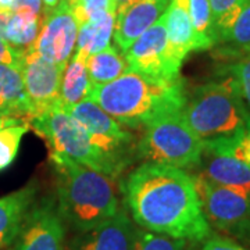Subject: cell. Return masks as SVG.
Instances as JSON below:
<instances>
[{"instance_id":"3957f363","label":"cell","mask_w":250,"mask_h":250,"mask_svg":"<svg viewBox=\"0 0 250 250\" xmlns=\"http://www.w3.org/2000/svg\"><path fill=\"white\" fill-rule=\"evenodd\" d=\"M50 159L57 174V208L64 223L83 232L117 214L114 178L65 156L50 153Z\"/></svg>"},{"instance_id":"d4e9b609","label":"cell","mask_w":250,"mask_h":250,"mask_svg":"<svg viewBox=\"0 0 250 250\" xmlns=\"http://www.w3.org/2000/svg\"><path fill=\"white\" fill-rule=\"evenodd\" d=\"M218 42L231 43L238 50H250V0L245 1L232 25L218 36Z\"/></svg>"},{"instance_id":"5bb4252c","label":"cell","mask_w":250,"mask_h":250,"mask_svg":"<svg viewBox=\"0 0 250 250\" xmlns=\"http://www.w3.org/2000/svg\"><path fill=\"white\" fill-rule=\"evenodd\" d=\"M172 0H132L116 14L114 42L124 53L143 32L166 13Z\"/></svg>"},{"instance_id":"cb8c5ba5","label":"cell","mask_w":250,"mask_h":250,"mask_svg":"<svg viewBox=\"0 0 250 250\" xmlns=\"http://www.w3.org/2000/svg\"><path fill=\"white\" fill-rule=\"evenodd\" d=\"M29 128L28 121H21L0 129V171L7 168L16 160L22 136Z\"/></svg>"},{"instance_id":"52a82bcc","label":"cell","mask_w":250,"mask_h":250,"mask_svg":"<svg viewBox=\"0 0 250 250\" xmlns=\"http://www.w3.org/2000/svg\"><path fill=\"white\" fill-rule=\"evenodd\" d=\"M206 220L223 232L248 239L250 235V196L221 187L202 172L193 175Z\"/></svg>"},{"instance_id":"8fae6325","label":"cell","mask_w":250,"mask_h":250,"mask_svg":"<svg viewBox=\"0 0 250 250\" xmlns=\"http://www.w3.org/2000/svg\"><path fill=\"white\" fill-rule=\"evenodd\" d=\"M78 29L68 0H60L56 9L45 14L39 35L29 50L65 67L75 52Z\"/></svg>"},{"instance_id":"d6a6232c","label":"cell","mask_w":250,"mask_h":250,"mask_svg":"<svg viewBox=\"0 0 250 250\" xmlns=\"http://www.w3.org/2000/svg\"><path fill=\"white\" fill-rule=\"evenodd\" d=\"M13 11H0V39L6 41V29L9 25Z\"/></svg>"},{"instance_id":"6da1fadb","label":"cell","mask_w":250,"mask_h":250,"mask_svg":"<svg viewBox=\"0 0 250 250\" xmlns=\"http://www.w3.org/2000/svg\"><path fill=\"white\" fill-rule=\"evenodd\" d=\"M125 206L141 228L184 241L200 242L211 233L193 177L161 163H143L121 184Z\"/></svg>"},{"instance_id":"277c9868","label":"cell","mask_w":250,"mask_h":250,"mask_svg":"<svg viewBox=\"0 0 250 250\" xmlns=\"http://www.w3.org/2000/svg\"><path fill=\"white\" fill-rule=\"evenodd\" d=\"M249 114L231 77L196 86L187 95L182 108L185 121L202 141L245 129Z\"/></svg>"},{"instance_id":"d590c367","label":"cell","mask_w":250,"mask_h":250,"mask_svg":"<svg viewBox=\"0 0 250 250\" xmlns=\"http://www.w3.org/2000/svg\"><path fill=\"white\" fill-rule=\"evenodd\" d=\"M42 3H43V14H47V13H50L52 10L57 7L60 0H42Z\"/></svg>"},{"instance_id":"484cf974","label":"cell","mask_w":250,"mask_h":250,"mask_svg":"<svg viewBox=\"0 0 250 250\" xmlns=\"http://www.w3.org/2000/svg\"><path fill=\"white\" fill-rule=\"evenodd\" d=\"M187 242L143 228L135 229L132 250H185Z\"/></svg>"},{"instance_id":"836d02e7","label":"cell","mask_w":250,"mask_h":250,"mask_svg":"<svg viewBox=\"0 0 250 250\" xmlns=\"http://www.w3.org/2000/svg\"><path fill=\"white\" fill-rule=\"evenodd\" d=\"M21 121H27L24 118H20V117H13V116H6V114H0V129L9 126V125L17 124Z\"/></svg>"},{"instance_id":"7402d4cb","label":"cell","mask_w":250,"mask_h":250,"mask_svg":"<svg viewBox=\"0 0 250 250\" xmlns=\"http://www.w3.org/2000/svg\"><path fill=\"white\" fill-rule=\"evenodd\" d=\"M189 16L196 39V52L208 50L217 43L213 13L208 0H188Z\"/></svg>"},{"instance_id":"ffe728a7","label":"cell","mask_w":250,"mask_h":250,"mask_svg":"<svg viewBox=\"0 0 250 250\" xmlns=\"http://www.w3.org/2000/svg\"><path fill=\"white\" fill-rule=\"evenodd\" d=\"M116 13H107L100 18L89 21L78 29L75 53L83 57L99 53L110 46L111 36L114 34Z\"/></svg>"},{"instance_id":"d6986e66","label":"cell","mask_w":250,"mask_h":250,"mask_svg":"<svg viewBox=\"0 0 250 250\" xmlns=\"http://www.w3.org/2000/svg\"><path fill=\"white\" fill-rule=\"evenodd\" d=\"M86 60V57L74 53L65 65L60 83V102L62 107L75 106L89 96L92 85L88 75Z\"/></svg>"},{"instance_id":"1f68e13d","label":"cell","mask_w":250,"mask_h":250,"mask_svg":"<svg viewBox=\"0 0 250 250\" xmlns=\"http://www.w3.org/2000/svg\"><path fill=\"white\" fill-rule=\"evenodd\" d=\"M13 11L34 14V16H43V3L42 0H16Z\"/></svg>"},{"instance_id":"8992f818","label":"cell","mask_w":250,"mask_h":250,"mask_svg":"<svg viewBox=\"0 0 250 250\" xmlns=\"http://www.w3.org/2000/svg\"><path fill=\"white\" fill-rule=\"evenodd\" d=\"M143 131L136 149L138 157L182 170L200 166L205 143L188 125L182 110L161 114L146 125Z\"/></svg>"},{"instance_id":"8d00e7d4","label":"cell","mask_w":250,"mask_h":250,"mask_svg":"<svg viewBox=\"0 0 250 250\" xmlns=\"http://www.w3.org/2000/svg\"><path fill=\"white\" fill-rule=\"evenodd\" d=\"M16 0H0V11H13Z\"/></svg>"},{"instance_id":"ab89813d","label":"cell","mask_w":250,"mask_h":250,"mask_svg":"<svg viewBox=\"0 0 250 250\" xmlns=\"http://www.w3.org/2000/svg\"><path fill=\"white\" fill-rule=\"evenodd\" d=\"M246 241H250V235H249V236H248V239H246Z\"/></svg>"},{"instance_id":"44dd1931","label":"cell","mask_w":250,"mask_h":250,"mask_svg":"<svg viewBox=\"0 0 250 250\" xmlns=\"http://www.w3.org/2000/svg\"><path fill=\"white\" fill-rule=\"evenodd\" d=\"M86 68L93 88L108 83L125 74L128 71V62L125 60L123 52H118L113 46H107L104 50L88 57Z\"/></svg>"},{"instance_id":"f35d334b","label":"cell","mask_w":250,"mask_h":250,"mask_svg":"<svg viewBox=\"0 0 250 250\" xmlns=\"http://www.w3.org/2000/svg\"><path fill=\"white\" fill-rule=\"evenodd\" d=\"M239 52H242V53L248 54V56H250V50H239Z\"/></svg>"},{"instance_id":"2e32d148","label":"cell","mask_w":250,"mask_h":250,"mask_svg":"<svg viewBox=\"0 0 250 250\" xmlns=\"http://www.w3.org/2000/svg\"><path fill=\"white\" fill-rule=\"evenodd\" d=\"M35 199V185L0 197V249H6L17 241Z\"/></svg>"},{"instance_id":"5b68a950","label":"cell","mask_w":250,"mask_h":250,"mask_svg":"<svg viewBox=\"0 0 250 250\" xmlns=\"http://www.w3.org/2000/svg\"><path fill=\"white\" fill-rule=\"evenodd\" d=\"M29 126L49 143L52 154L65 156L111 178L125 168L92 142L88 131L62 108V104L31 118Z\"/></svg>"},{"instance_id":"74e56055","label":"cell","mask_w":250,"mask_h":250,"mask_svg":"<svg viewBox=\"0 0 250 250\" xmlns=\"http://www.w3.org/2000/svg\"><path fill=\"white\" fill-rule=\"evenodd\" d=\"M113 1H114V6H116V14H117V13L123 11L126 6H129V3H131L132 0H113Z\"/></svg>"},{"instance_id":"ac0fdd59","label":"cell","mask_w":250,"mask_h":250,"mask_svg":"<svg viewBox=\"0 0 250 250\" xmlns=\"http://www.w3.org/2000/svg\"><path fill=\"white\" fill-rule=\"evenodd\" d=\"M0 114L20 117L29 121L31 107L21 67L0 64Z\"/></svg>"},{"instance_id":"f546056e","label":"cell","mask_w":250,"mask_h":250,"mask_svg":"<svg viewBox=\"0 0 250 250\" xmlns=\"http://www.w3.org/2000/svg\"><path fill=\"white\" fill-rule=\"evenodd\" d=\"M25 50H21L9 42L0 39V64H7L14 67H22Z\"/></svg>"},{"instance_id":"4fadbf2b","label":"cell","mask_w":250,"mask_h":250,"mask_svg":"<svg viewBox=\"0 0 250 250\" xmlns=\"http://www.w3.org/2000/svg\"><path fill=\"white\" fill-rule=\"evenodd\" d=\"M135 225L124 208L98 227L78 232L65 250H132Z\"/></svg>"},{"instance_id":"9a60e30c","label":"cell","mask_w":250,"mask_h":250,"mask_svg":"<svg viewBox=\"0 0 250 250\" xmlns=\"http://www.w3.org/2000/svg\"><path fill=\"white\" fill-rule=\"evenodd\" d=\"M200 166L210 181L250 196V166L245 161L228 153L203 150Z\"/></svg>"},{"instance_id":"4dcf8cb0","label":"cell","mask_w":250,"mask_h":250,"mask_svg":"<svg viewBox=\"0 0 250 250\" xmlns=\"http://www.w3.org/2000/svg\"><path fill=\"white\" fill-rule=\"evenodd\" d=\"M197 250H248L245 249L243 246H241L239 243H236L232 239L228 238H223V236H214L208 241H206L203 243L202 248H199Z\"/></svg>"},{"instance_id":"e575fe53","label":"cell","mask_w":250,"mask_h":250,"mask_svg":"<svg viewBox=\"0 0 250 250\" xmlns=\"http://www.w3.org/2000/svg\"><path fill=\"white\" fill-rule=\"evenodd\" d=\"M246 154H248V164L250 166V114L248 117V121H246Z\"/></svg>"},{"instance_id":"e0dca14e","label":"cell","mask_w":250,"mask_h":250,"mask_svg":"<svg viewBox=\"0 0 250 250\" xmlns=\"http://www.w3.org/2000/svg\"><path fill=\"white\" fill-rule=\"evenodd\" d=\"M168 49L178 62L187 59L190 52H196V39L189 16L188 0H172L164 13Z\"/></svg>"},{"instance_id":"f1b7e54d","label":"cell","mask_w":250,"mask_h":250,"mask_svg":"<svg viewBox=\"0 0 250 250\" xmlns=\"http://www.w3.org/2000/svg\"><path fill=\"white\" fill-rule=\"evenodd\" d=\"M228 71L236 83L242 100L250 107V56L245 54V57L238 59L228 67Z\"/></svg>"},{"instance_id":"83f0119b","label":"cell","mask_w":250,"mask_h":250,"mask_svg":"<svg viewBox=\"0 0 250 250\" xmlns=\"http://www.w3.org/2000/svg\"><path fill=\"white\" fill-rule=\"evenodd\" d=\"M208 1L213 13V21H214L217 42H218V36L232 25L246 0H208Z\"/></svg>"},{"instance_id":"ba28073f","label":"cell","mask_w":250,"mask_h":250,"mask_svg":"<svg viewBox=\"0 0 250 250\" xmlns=\"http://www.w3.org/2000/svg\"><path fill=\"white\" fill-rule=\"evenodd\" d=\"M124 57L128 71L141 72L156 80H182L179 74L182 64L172 57L168 49L164 14L125 50Z\"/></svg>"},{"instance_id":"603a6c76","label":"cell","mask_w":250,"mask_h":250,"mask_svg":"<svg viewBox=\"0 0 250 250\" xmlns=\"http://www.w3.org/2000/svg\"><path fill=\"white\" fill-rule=\"evenodd\" d=\"M43 18L45 14L34 16V14L13 11L6 29V42L27 52V49L34 45V42L39 35V31L43 24Z\"/></svg>"},{"instance_id":"4316f807","label":"cell","mask_w":250,"mask_h":250,"mask_svg":"<svg viewBox=\"0 0 250 250\" xmlns=\"http://www.w3.org/2000/svg\"><path fill=\"white\" fill-rule=\"evenodd\" d=\"M68 4L78 27L107 13H116L113 0H68Z\"/></svg>"},{"instance_id":"9c48e42d","label":"cell","mask_w":250,"mask_h":250,"mask_svg":"<svg viewBox=\"0 0 250 250\" xmlns=\"http://www.w3.org/2000/svg\"><path fill=\"white\" fill-rule=\"evenodd\" d=\"M89 134L99 149L121 166H128V152L135 136L107 114L96 102L86 99L71 107H62Z\"/></svg>"},{"instance_id":"30bf717a","label":"cell","mask_w":250,"mask_h":250,"mask_svg":"<svg viewBox=\"0 0 250 250\" xmlns=\"http://www.w3.org/2000/svg\"><path fill=\"white\" fill-rule=\"evenodd\" d=\"M64 68V65L50 62L34 50L25 52L21 71L31 107L29 120L62 104L60 83Z\"/></svg>"},{"instance_id":"7c38bea8","label":"cell","mask_w":250,"mask_h":250,"mask_svg":"<svg viewBox=\"0 0 250 250\" xmlns=\"http://www.w3.org/2000/svg\"><path fill=\"white\" fill-rule=\"evenodd\" d=\"M13 250H65V223L54 199L34 203Z\"/></svg>"},{"instance_id":"7a4b0ae2","label":"cell","mask_w":250,"mask_h":250,"mask_svg":"<svg viewBox=\"0 0 250 250\" xmlns=\"http://www.w3.org/2000/svg\"><path fill=\"white\" fill-rule=\"evenodd\" d=\"M88 99L124 126L145 128L161 114L182 110L187 99L184 81H163L126 71L117 80L93 86Z\"/></svg>"}]
</instances>
